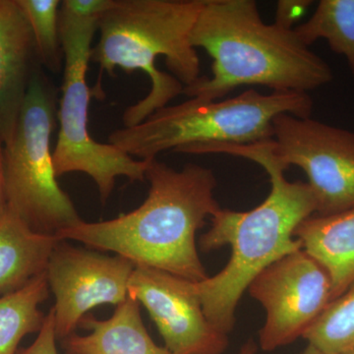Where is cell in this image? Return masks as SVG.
I'll list each match as a JSON object with an SVG mask.
<instances>
[{
	"mask_svg": "<svg viewBox=\"0 0 354 354\" xmlns=\"http://www.w3.org/2000/svg\"><path fill=\"white\" fill-rule=\"evenodd\" d=\"M295 32L307 46L326 39L330 50L346 58L354 77V0H320L315 12Z\"/></svg>",
	"mask_w": 354,
	"mask_h": 354,
	"instance_id": "cell-17",
	"label": "cell"
},
{
	"mask_svg": "<svg viewBox=\"0 0 354 354\" xmlns=\"http://www.w3.org/2000/svg\"><path fill=\"white\" fill-rule=\"evenodd\" d=\"M128 295L145 307L171 354H223L227 348V335L205 316L193 281L136 266Z\"/></svg>",
	"mask_w": 354,
	"mask_h": 354,
	"instance_id": "cell-11",
	"label": "cell"
},
{
	"mask_svg": "<svg viewBox=\"0 0 354 354\" xmlns=\"http://www.w3.org/2000/svg\"><path fill=\"white\" fill-rule=\"evenodd\" d=\"M257 344H256L253 339H250L241 346L239 354H256L257 353Z\"/></svg>",
	"mask_w": 354,
	"mask_h": 354,
	"instance_id": "cell-23",
	"label": "cell"
},
{
	"mask_svg": "<svg viewBox=\"0 0 354 354\" xmlns=\"http://www.w3.org/2000/svg\"><path fill=\"white\" fill-rule=\"evenodd\" d=\"M313 101L307 93L248 90L232 99H188L165 106L132 127L115 130L109 143L130 157L152 160L165 151L184 153L214 144L248 145L272 140V121L279 114L310 118Z\"/></svg>",
	"mask_w": 354,
	"mask_h": 354,
	"instance_id": "cell-5",
	"label": "cell"
},
{
	"mask_svg": "<svg viewBox=\"0 0 354 354\" xmlns=\"http://www.w3.org/2000/svg\"><path fill=\"white\" fill-rule=\"evenodd\" d=\"M295 237L318 261L332 283V300L354 281V208L332 216H309Z\"/></svg>",
	"mask_w": 354,
	"mask_h": 354,
	"instance_id": "cell-14",
	"label": "cell"
},
{
	"mask_svg": "<svg viewBox=\"0 0 354 354\" xmlns=\"http://www.w3.org/2000/svg\"><path fill=\"white\" fill-rule=\"evenodd\" d=\"M344 354H354V349H353V351H348V353H346Z\"/></svg>",
	"mask_w": 354,
	"mask_h": 354,
	"instance_id": "cell-25",
	"label": "cell"
},
{
	"mask_svg": "<svg viewBox=\"0 0 354 354\" xmlns=\"http://www.w3.org/2000/svg\"><path fill=\"white\" fill-rule=\"evenodd\" d=\"M146 178L150 189L139 208L113 220H82L55 235L60 241L111 251L136 266L162 270L193 283L208 279L198 254L196 234L206 218L221 209L215 198V174L194 164L176 171L155 158Z\"/></svg>",
	"mask_w": 354,
	"mask_h": 354,
	"instance_id": "cell-2",
	"label": "cell"
},
{
	"mask_svg": "<svg viewBox=\"0 0 354 354\" xmlns=\"http://www.w3.org/2000/svg\"><path fill=\"white\" fill-rule=\"evenodd\" d=\"M39 64L31 26L18 0H0V140L15 131L34 72Z\"/></svg>",
	"mask_w": 354,
	"mask_h": 354,
	"instance_id": "cell-12",
	"label": "cell"
},
{
	"mask_svg": "<svg viewBox=\"0 0 354 354\" xmlns=\"http://www.w3.org/2000/svg\"><path fill=\"white\" fill-rule=\"evenodd\" d=\"M7 202L4 183L3 143L0 140V218L6 214Z\"/></svg>",
	"mask_w": 354,
	"mask_h": 354,
	"instance_id": "cell-22",
	"label": "cell"
},
{
	"mask_svg": "<svg viewBox=\"0 0 354 354\" xmlns=\"http://www.w3.org/2000/svg\"><path fill=\"white\" fill-rule=\"evenodd\" d=\"M204 4L205 0H113L100 18L91 62L100 65L101 76H113L116 69L140 70L151 80L149 94L123 113L124 127L143 122L201 77L190 37Z\"/></svg>",
	"mask_w": 354,
	"mask_h": 354,
	"instance_id": "cell-4",
	"label": "cell"
},
{
	"mask_svg": "<svg viewBox=\"0 0 354 354\" xmlns=\"http://www.w3.org/2000/svg\"><path fill=\"white\" fill-rule=\"evenodd\" d=\"M302 337L324 354L354 349V281L327 305Z\"/></svg>",
	"mask_w": 354,
	"mask_h": 354,
	"instance_id": "cell-18",
	"label": "cell"
},
{
	"mask_svg": "<svg viewBox=\"0 0 354 354\" xmlns=\"http://www.w3.org/2000/svg\"><path fill=\"white\" fill-rule=\"evenodd\" d=\"M79 327L91 333H74L62 339L66 354H171L153 341L142 320L139 302L129 295L111 318L100 320L87 314Z\"/></svg>",
	"mask_w": 354,
	"mask_h": 354,
	"instance_id": "cell-13",
	"label": "cell"
},
{
	"mask_svg": "<svg viewBox=\"0 0 354 354\" xmlns=\"http://www.w3.org/2000/svg\"><path fill=\"white\" fill-rule=\"evenodd\" d=\"M31 26L39 64L53 73L64 68V57L60 41L59 0H18Z\"/></svg>",
	"mask_w": 354,
	"mask_h": 354,
	"instance_id": "cell-19",
	"label": "cell"
},
{
	"mask_svg": "<svg viewBox=\"0 0 354 354\" xmlns=\"http://www.w3.org/2000/svg\"><path fill=\"white\" fill-rule=\"evenodd\" d=\"M272 140L248 144H214L200 147L198 155L227 153L261 165L271 181V192L250 211L220 209L212 225L201 235L204 252L230 246L227 265L214 277L195 283L203 311L216 330L228 335L234 330L235 312L244 291L263 270L288 254L304 249L295 237L302 221L316 213V203L308 183H291L288 169L272 150Z\"/></svg>",
	"mask_w": 354,
	"mask_h": 354,
	"instance_id": "cell-1",
	"label": "cell"
},
{
	"mask_svg": "<svg viewBox=\"0 0 354 354\" xmlns=\"http://www.w3.org/2000/svg\"><path fill=\"white\" fill-rule=\"evenodd\" d=\"M249 295L266 311L259 332L264 351L288 346L304 335L332 301V283L322 265L304 249L272 263L251 281Z\"/></svg>",
	"mask_w": 354,
	"mask_h": 354,
	"instance_id": "cell-9",
	"label": "cell"
},
{
	"mask_svg": "<svg viewBox=\"0 0 354 354\" xmlns=\"http://www.w3.org/2000/svg\"><path fill=\"white\" fill-rule=\"evenodd\" d=\"M274 155L308 177L317 216L354 208V132L311 118L279 114L272 121Z\"/></svg>",
	"mask_w": 354,
	"mask_h": 354,
	"instance_id": "cell-8",
	"label": "cell"
},
{
	"mask_svg": "<svg viewBox=\"0 0 354 354\" xmlns=\"http://www.w3.org/2000/svg\"><path fill=\"white\" fill-rule=\"evenodd\" d=\"M50 290L44 272L20 290L0 297V354H17L26 335L41 330L46 315L39 306L48 299Z\"/></svg>",
	"mask_w": 354,
	"mask_h": 354,
	"instance_id": "cell-16",
	"label": "cell"
},
{
	"mask_svg": "<svg viewBox=\"0 0 354 354\" xmlns=\"http://www.w3.org/2000/svg\"><path fill=\"white\" fill-rule=\"evenodd\" d=\"M55 332V313L51 308L46 314V320L38 337L29 348L22 349L17 354H59L57 348Z\"/></svg>",
	"mask_w": 354,
	"mask_h": 354,
	"instance_id": "cell-21",
	"label": "cell"
},
{
	"mask_svg": "<svg viewBox=\"0 0 354 354\" xmlns=\"http://www.w3.org/2000/svg\"><path fill=\"white\" fill-rule=\"evenodd\" d=\"M113 0H64L59 32L64 50V81L57 109L59 122L53 162L58 177L83 172L95 181L106 204L115 179L144 181L151 160H135L111 144L100 143L88 133V104L94 90L87 84L92 43L100 18Z\"/></svg>",
	"mask_w": 354,
	"mask_h": 354,
	"instance_id": "cell-6",
	"label": "cell"
},
{
	"mask_svg": "<svg viewBox=\"0 0 354 354\" xmlns=\"http://www.w3.org/2000/svg\"><path fill=\"white\" fill-rule=\"evenodd\" d=\"M135 267L122 256L111 257L60 241L46 270L55 297L53 310L57 339L74 334L91 309L122 304Z\"/></svg>",
	"mask_w": 354,
	"mask_h": 354,
	"instance_id": "cell-10",
	"label": "cell"
},
{
	"mask_svg": "<svg viewBox=\"0 0 354 354\" xmlns=\"http://www.w3.org/2000/svg\"><path fill=\"white\" fill-rule=\"evenodd\" d=\"M313 3L312 0H279L274 24L286 30L295 29V25Z\"/></svg>",
	"mask_w": 354,
	"mask_h": 354,
	"instance_id": "cell-20",
	"label": "cell"
},
{
	"mask_svg": "<svg viewBox=\"0 0 354 354\" xmlns=\"http://www.w3.org/2000/svg\"><path fill=\"white\" fill-rule=\"evenodd\" d=\"M57 88L39 66L32 77L12 138L3 146L7 209L34 232L55 235L82 218L55 174L51 136Z\"/></svg>",
	"mask_w": 354,
	"mask_h": 354,
	"instance_id": "cell-7",
	"label": "cell"
},
{
	"mask_svg": "<svg viewBox=\"0 0 354 354\" xmlns=\"http://www.w3.org/2000/svg\"><path fill=\"white\" fill-rule=\"evenodd\" d=\"M60 241L57 235L34 232L7 209L0 218V293L20 290L46 272Z\"/></svg>",
	"mask_w": 354,
	"mask_h": 354,
	"instance_id": "cell-15",
	"label": "cell"
},
{
	"mask_svg": "<svg viewBox=\"0 0 354 354\" xmlns=\"http://www.w3.org/2000/svg\"><path fill=\"white\" fill-rule=\"evenodd\" d=\"M299 354H324L323 353H321L320 351H318V349L314 348V346H307V348L304 349L302 353H300Z\"/></svg>",
	"mask_w": 354,
	"mask_h": 354,
	"instance_id": "cell-24",
	"label": "cell"
},
{
	"mask_svg": "<svg viewBox=\"0 0 354 354\" xmlns=\"http://www.w3.org/2000/svg\"><path fill=\"white\" fill-rule=\"evenodd\" d=\"M190 39L213 59V76L184 87L189 99L220 101L248 85L308 94L334 79L330 65L295 29L266 24L255 0H205Z\"/></svg>",
	"mask_w": 354,
	"mask_h": 354,
	"instance_id": "cell-3",
	"label": "cell"
}]
</instances>
